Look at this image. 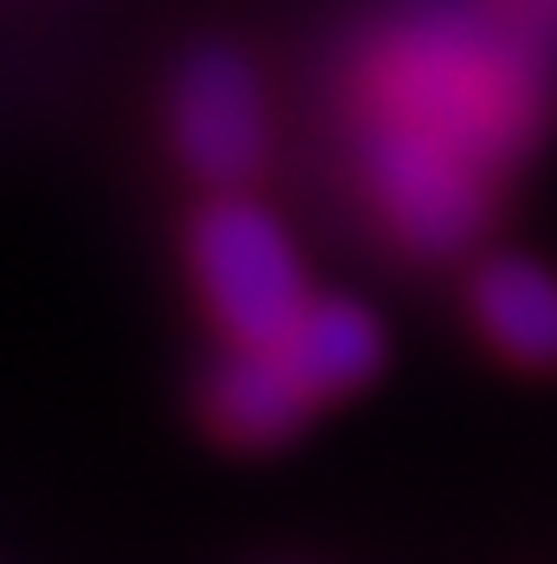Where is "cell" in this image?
<instances>
[{"label": "cell", "mask_w": 557, "mask_h": 564, "mask_svg": "<svg viewBox=\"0 0 557 564\" xmlns=\"http://www.w3.org/2000/svg\"><path fill=\"white\" fill-rule=\"evenodd\" d=\"M538 130V85H518V65L473 20H435L395 33L376 72V117L357 143L363 188L383 221L422 247H467L500 188V163Z\"/></svg>", "instance_id": "1"}, {"label": "cell", "mask_w": 557, "mask_h": 564, "mask_svg": "<svg viewBox=\"0 0 557 564\" xmlns=\"http://www.w3.org/2000/svg\"><path fill=\"white\" fill-rule=\"evenodd\" d=\"M383 318L363 299H318L266 344H233L208 377V422L227 442H292L325 402L363 390L383 370Z\"/></svg>", "instance_id": "2"}, {"label": "cell", "mask_w": 557, "mask_h": 564, "mask_svg": "<svg viewBox=\"0 0 557 564\" xmlns=\"http://www.w3.org/2000/svg\"><path fill=\"white\" fill-rule=\"evenodd\" d=\"M188 267L201 285V305L215 312L227 344H266L278 338L305 305V260L273 208L247 202L240 188H221L195 227H188Z\"/></svg>", "instance_id": "3"}, {"label": "cell", "mask_w": 557, "mask_h": 564, "mask_svg": "<svg viewBox=\"0 0 557 564\" xmlns=\"http://www.w3.org/2000/svg\"><path fill=\"white\" fill-rule=\"evenodd\" d=\"M168 143L188 163V175L215 182V188H247L266 143H273V117H266V91L260 72L240 46H195L175 65L168 85Z\"/></svg>", "instance_id": "4"}, {"label": "cell", "mask_w": 557, "mask_h": 564, "mask_svg": "<svg viewBox=\"0 0 557 564\" xmlns=\"http://www.w3.org/2000/svg\"><path fill=\"white\" fill-rule=\"evenodd\" d=\"M467 305H473L480 338L500 357L525 370H557V273H545L525 253H500L473 273Z\"/></svg>", "instance_id": "5"}]
</instances>
